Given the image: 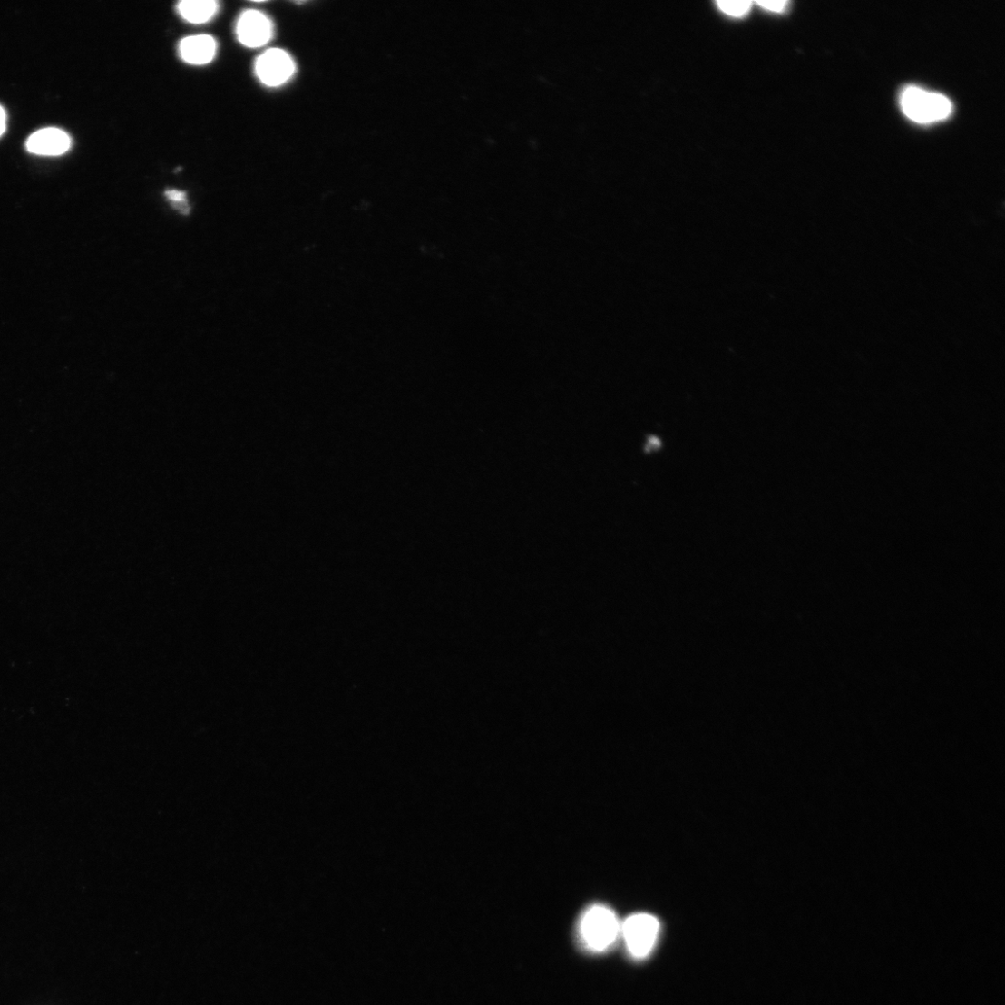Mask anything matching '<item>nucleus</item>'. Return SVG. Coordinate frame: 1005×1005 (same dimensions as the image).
<instances>
[{
	"label": "nucleus",
	"instance_id": "f257e3e1",
	"mask_svg": "<svg viewBox=\"0 0 1005 1005\" xmlns=\"http://www.w3.org/2000/svg\"><path fill=\"white\" fill-rule=\"evenodd\" d=\"M901 103L904 114L921 124L945 120L952 112V103L946 96L918 87L905 89Z\"/></svg>",
	"mask_w": 1005,
	"mask_h": 1005
},
{
	"label": "nucleus",
	"instance_id": "0eeeda50",
	"mask_svg": "<svg viewBox=\"0 0 1005 1005\" xmlns=\"http://www.w3.org/2000/svg\"><path fill=\"white\" fill-rule=\"evenodd\" d=\"M218 52V44L208 34L191 35L179 45L181 58L190 64L203 65L210 63Z\"/></svg>",
	"mask_w": 1005,
	"mask_h": 1005
},
{
	"label": "nucleus",
	"instance_id": "7ed1b4c3",
	"mask_svg": "<svg viewBox=\"0 0 1005 1005\" xmlns=\"http://www.w3.org/2000/svg\"><path fill=\"white\" fill-rule=\"evenodd\" d=\"M622 931L631 954L642 958L648 956L656 944L659 922L650 914L639 913L629 917Z\"/></svg>",
	"mask_w": 1005,
	"mask_h": 1005
},
{
	"label": "nucleus",
	"instance_id": "9d476101",
	"mask_svg": "<svg viewBox=\"0 0 1005 1005\" xmlns=\"http://www.w3.org/2000/svg\"><path fill=\"white\" fill-rule=\"evenodd\" d=\"M717 5L727 15L741 16L748 12L752 4L750 2H717Z\"/></svg>",
	"mask_w": 1005,
	"mask_h": 1005
},
{
	"label": "nucleus",
	"instance_id": "423d86ee",
	"mask_svg": "<svg viewBox=\"0 0 1005 1005\" xmlns=\"http://www.w3.org/2000/svg\"><path fill=\"white\" fill-rule=\"evenodd\" d=\"M71 146L69 135L56 128L43 129L32 134L26 142L30 153L42 156H60Z\"/></svg>",
	"mask_w": 1005,
	"mask_h": 1005
},
{
	"label": "nucleus",
	"instance_id": "f8f14e48",
	"mask_svg": "<svg viewBox=\"0 0 1005 1005\" xmlns=\"http://www.w3.org/2000/svg\"><path fill=\"white\" fill-rule=\"evenodd\" d=\"M5 130H6V113H5V110L3 109V106L0 105V136H2L5 133Z\"/></svg>",
	"mask_w": 1005,
	"mask_h": 1005
},
{
	"label": "nucleus",
	"instance_id": "f03ea898",
	"mask_svg": "<svg viewBox=\"0 0 1005 1005\" xmlns=\"http://www.w3.org/2000/svg\"><path fill=\"white\" fill-rule=\"evenodd\" d=\"M619 921L611 910L602 906L591 908L581 922V935L586 945L593 951H602L611 946L618 938Z\"/></svg>",
	"mask_w": 1005,
	"mask_h": 1005
},
{
	"label": "nucleus",
	"instance_id": "39448f33",
	"mask_svg": "<svg viewBox=\"0 0 1005 1005\" xmlns=\"http://www.w3.org/2000/svg\"><path fill=\"white\" fill-rule=\"evenodd\" d=\"M237 37L239 43L249 48H259L269 42L272 35V25L269 19L262 13L256 10H249L242 13L236 26Z\"/></svg>",
	"mask_w": 1005,
	"mask_h": 1005
},
{
	"label": "nucleus",
	"instance_id": "1a4fd4ad",
	"mask_svg": "<svg viewBox=\"0 0 1005 1005\" xmlns=\"http://www.w3.org/2000/svg\"><path fill=\"white\" fill-rule=\"evenodd\" d=\"M165 196L171 203V205L182 214L187 215L190 213V207L189 205L187 194L185 192L176 190H171L166 191Z\"/></svg>",
	"mask_w": 1005,
	"mask_h": 1005
},
{
	"label": "nucleus",
	"instance_id": "20e7f679",
	"mask_svg": "<svg viewBox=\"0 0 1005 1005\" xmlns=\"http://www.w3.org/2000/svg\"><path fill=\"white\" fill-rule=\"evenodd\" d=\"M294 69L291 57L278 49L267 51L256 63L258 77L264 84L270 87L281 85L288 81L294 73Z\"/></svg>",
	"mask_w": 1005,
	"mask_h": 1005
},
{
	"label": "nucleus",
	"instance_id": "6e6552de",
	"mask_svg": "<svg viewBox=\"0 0 1005 1005\" xmlns=\"http://www.w3.org/2000/svg\"><path fill=\"white\" fill-rule=\"evenodd\" d=\"M220 5L214 0H184L177 10L181 17L191 24H204L218 14Z\"/></svg>",
	"mask_w": 1005,
	"mask_h": 1005
},
{
	"label": "nucleus",
	"instance_id": "9b49d317",
	"mask_svg": "<svg viewBox=\"0 0 1005 1005\" xmlns=\"http://www.w3.org/2000/svg\"><path fill=\"white\" fill-rule=\"evenodd\" d=\"M757 4L761 7L772 12H782L787 5L786 2H758Z\"/></svg>",
	"mask_w": 1005,
	"mask_h": 1005
}]
</instances>
